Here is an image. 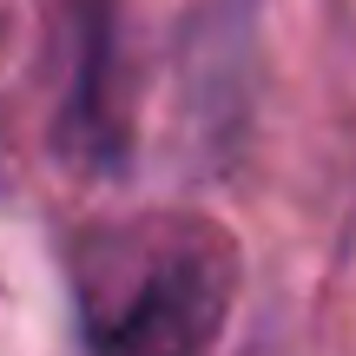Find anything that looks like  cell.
I'll list each match as a JSON object with an SVG mask.
<instances>
[{
    "mask_svg": "<svg viewBox=\"0 0 356 356\" xmlns=\"http://www.w3.org/2000/svg\"><path fill=\"white\" fill-rule=\"evenodd\" d=\"M73 33H79V47H73L60 139L79 152V165L119 172L132 145V106H119V13H79Z\"/></svg>",
    "mask_w": 356,
    "mask_h": 356,
    "instance_id": "2",
    "label": "cell"
},
{
    "mask_svg": "<svg viewBox=\"0 0 356 356\" xmlns=\"http://www.w3.org/2000/svg\"><path fill=\"white\" fill-rule=\"evenodd\" d=\"M238 277V238L198 211L99 225L73 251L79 343L86 356H211Z\"/></svg>",
    "mask_w": 356,
    "mask_h": 356,
    "instance_id": "1",
    "label": "cell"
}]
</instances>
